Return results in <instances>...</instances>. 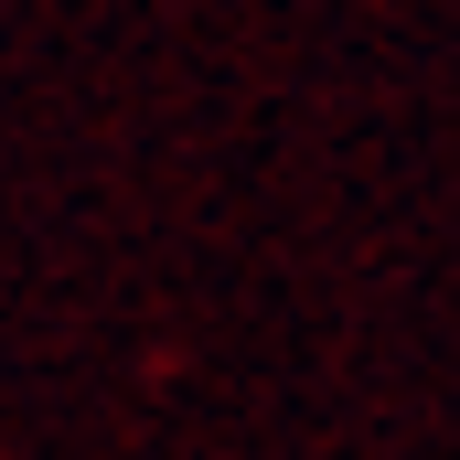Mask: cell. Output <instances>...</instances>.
<instances>
[]
</instances>
